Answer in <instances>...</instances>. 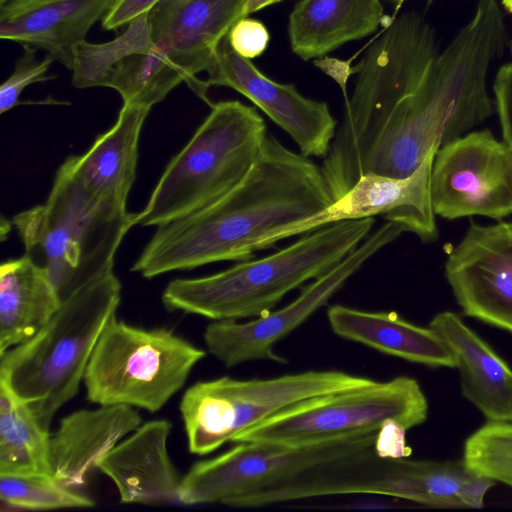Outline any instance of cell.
<instances>
[{"instance_id": "1", "label": "cell", "mask_w": 512, "mask_h": 512, "mask_svg": "<svg viewBox=\"0 0 512 512\" xmlns=\"http://www.w3.org/2000/svg\"><path fill=\"white\" fill-rule=\"evenodd\" d=\"M508 43L497 0H477L442 50L416 11L395 17L366 49L321 170L334 200L367 173L403 178L433 150L492 116L487 77Z\"/></svg>"}, {"instance_id": "2", "label": "cell", "mask_w": 512, "mask_h": 512, "mask_svg": "<svg viewBox=\"0 0 512 512\" xmlns=\"http://www.w3.org/2000/svg\"><path fill=\"white\" fill-rule=\"evenodd\" d=\"M333 202L321 166L267 133L243 181L213 204L159 226L131 270L153 278L250 260L265 236Z\"/></svg>"}, {"instance_id": "3", "label": "cell", "mask_w": 512, "mask_h": 512, "mask_svg": "<svg viewBox=\"0 0 512 512\" xmlns=\"http://www.w3.org/2000/svg\"><path fill=\"white\" fill-rule=\"evenodd\" d=\"M374 222L373 217L337 222L305 233L269 256L205 277L174 279L163 291V305L214 321L263 316L287 293L323 275L356 249Z\"/></svg>"}, {"instance_id": "4", "label": "cell", "mask_w": 512, "mask_h": 512, "mask_svg": "<svg viewBox=\"0 0 512 512\" xmlns=\"http://www.w3.org/2000/svg\"><path fill=\"white\" fill-rule=\"evenodd\" d=\"M138 213L92 196L65 160L48 198L13 217L27 256L41 268L61 303L113 272L115 254Z\"/></svg>"}, {"instance_id": "5", "label": "cell", "mask_w": 512, "mask_h": 512, "mask_svg": "<svg viewBox=\"0 0 512 512\" xmlns=\"http://www.w3.org/2000/svg\"><path fill=\"white\" fill-rule=\"evenodd\" d=\"M120 301L121 283L111 272L63 302L31 339L0 355V380L28 404L45 430L78 392Z\"/></svg>"}, {"instance_id": "6", "label": "cell", "mask_w": 512, "mask_h": 512, "mask_svg": "<svg viewBox=\"0 0 512 512\" xmlns=\"http://www.w3.org/2000/svg\"><path fill=\"white\" fill-rule=\"evenodd\" d=\"M268 131L254 106L213 103L188 143L172 157L137 224L162 226L218 201L248 175Z\"/></svg>"}, {"instance_id": "7", "label": "cell", "mask_w": 512, "mask_h": 512, "mask_svg": "<svg viewBox=\"0 0 512 512\" xmlns=\"http://www.w3.org/2000/svg\"><path fill=\"white\" fill-rule=\"evenodd\" d=\"M204 350L165 328L118 320L104 328L84 374L87 398L159 411L185 384Z\"/></svg>"}, {"instance_id": "8", "label": "cell", "mask_w": 512, "mask_h": 512, "mask_svg": "<svg viewBox=\"0 0 512 512\" xmlns=\"http://www.w3.org/2000/svg\"><path fill=\"white\" fill-rule=\"evenodd\" d=\"M376 382L337 370H310L251 380L224 376L197 382L185 391L179 406L188 449L197 455L212 453L296 402Z\"/></svg>"}, {"instance_id": "9", "label": "cell", "mask_w": 512, "mask_h": 512, "mask_svg": "<svg viewBox=\"0 0 512 512\" xmlns=\"http://www.w3.org/2000/svg\"><path fill=\"white\" fill-rule=\"evenodd\" d=\"M427 416L428 401L417 380L398 376L296 402L241 433L234 443L307 445L378 431L388 421L409 430L423 424Z\"/></svg>"}, {"instance_id": "10", "label": "cell", "mask_w": 512, "mask_h": 512, "mask_svg": "<svg viewBox=\"0 0 512 512\" xmlns=\"http://www.w3.org/2000/svg\"><path fill=\"white\" fill-rule=\"evenodd\" d=\"M378 431L307 445L236 443L221 455L196 462L189 469L182 478L180 503L230 506L244 495L285 483L315 467L373 449Z\"/></svg>"}, {"instance_id": "11", "label": "cell", "mask_w": 512, "mask_h": 512, "mask_svg": "<svg viewBox=\"0 0 512 512\" xmlns=\"http://www.w3.org/2000/svg\"><path fill=\"white\" fill-rule=\"evenodd\" d=\"M404 232L402 225L386 221L338 264L305 286L285 307L244 323L220 320L209 324L204 332L209 353L228 368L256 360L286 363L274 351L275 344L325 305L369 258Z\"/></svg>"}, {"instance_id": "12", "label": "cell", "mask_w": 512, "mask_h": 512, "mask_svg": "<svg viewBox=\"0 0 512 512\" xmlns=\"http://www.w3.org/2000/svg\"><path fill=\"white\" fill-rule=\"evenodd\" d=\"M435 215L453 220L512 214V151L489 129L466 133L436 152L431 172Z\"/></svg>"}, {"instance_id": "13", "label": "cell", "mask_w": 512, "mask_h": 512, "mask_svg": "<svg viewBox=\"0 0 512 512\" xmlns=\"http://www.w3.org/2000/svg\"><path fill=\"white\" fill-rule=\"evenodd\" d=\"M436 152L431 151L407 177L364 174L343 196L326 208L265 236L258 250L330 224L376 215L402 225L406 232L414 233L424 243L437 240L436 215L431 200V172Z\"/></svg>"}, {"instance_id": "14", "label": "cell", "mask_w": 512, "mask_h": 512, "mask_svg": "<svg viewBox=\"0 0 512 512\" xmlns=\"http://www.w3.org/2000/svg\"><path fill=\"white\" fill-rule=\"evenodd\" d=\"M205 84L225 86L248 98L282 128L306 157H326L337 121L326 102L303 96L294 84L278 83L238 55L227 35L218 45Z\"/></svg>"}, {"instance_id": "15", "label": "cell", "mask_w": 512, "mask_h": 512, "mask_svg": "<svg viewBox=\"0 0 512 512\" xmlns=\"http://www.w3.org/2000/svg\"><path fill=\"white\" fill-rule=\"evenodd\" d=\"M445 276L466 316L512 333V222L471 221Z\"/></svg>"}, {"instance_id": "16", "label": "cell", "mask_w": 512, "mask_h": 512, "mask_svg": "<svg viewBox=\"0 0 512 512\" xmlns=\"http://www.w3.org/2000/svg\"><path fill=\"white\" fill-rule=\"evenodd\" d=\"M248 0H161L150 12L154 44L184 71L189 88L210 107L208 87L198 73L207 72L231 27L245 18Z\"/></svg>"}, {"instance_id": "17", "label": "cell", "mask_w": 512, "mask_h": 512, "mask_svg": "<svg viewBox=\"0 0 512 512\" xmlns=\"http://www.w3.org/2000/svg\"><path fill=\"white\" fill-rule=\"evenodd\" d=\"M112 0H0V38L42 50L71 70L75 46L86 40Z\"/></svg>"}, {"instance_id": "18", "label": "cell", "mask_w": 512, "mask_h": 512, "mask_svg": "<svg viewBox=\"0 0 512 512\" xmlns=\"http://www.w3.org/2000/svg\"><path fill=\"white\" fill-rule=\"evenodd\" d=\"M172 424L157 419L141 424L97 463L115 484L122 503H180L182 478L167 448Z\"/></svg>"}, {"instance_id": "19", "label": "cell", "mask_w": 512, "mask_h": 512, "mask_svg": "<svg viewBox=\"0 0 512 512\" xmlns=\"http://www.w3.org/2000/svg\"><path fill=\"white\" fill-rule=\"evenodd\" d=\"M141 422L135 407L125 404L81 409L62 418L49 439L52 475L70 488L83 485L98 461Z\"/></svg>"}, {"instance_id": "20", "label": "cell", "mask_w": 512, "mask_h": 512, "mask_svg": "<svg viewBox=\"0 0 512 512\" xmlns=\"http://www.w3.org/2000/svg\"><path fill=\"white\" fill-rule=\"evenodd\" d=\"M452 350L460 372L463 396L488 422L512 423V369L451 311L437 313L429 323Z\"/></svg>"}, {"instance_id": "21", "label": "cell", "mask_w": 512, "mask_h": 512, "mask_svg": "<svg viewBox=\"0 0 512 512\" xmlns=\"http://www.w3.org/2000/svg\"><path fill=\"white\" fill-rule=\"evenodd\" d=\"M150 110L123 104L114 125L97 136L85 153L66 158L95 198L126 206L136 178L139 138Z\"/></svg>"}, {"instance_id": "22", "label": "cell", "mask_w": 512, "mask_h": 512, "mask_svg": "<svg viewBox=\"0 0 512 512\" xmlns=\"http://www.w3.org/2000/svg\"><path fill=\"white\" fill-rule=\"evenodd\" d=\"M327 317L332 331L341 338L410 362L456 368L452 350L434 329L412 324L396 312L333 305Z\"/></svg>"}, {"instance_id": "23", "label": "cell", "mask_w": 512, "mask_h": 512, "mask_svg": "<svg viewBox=\"0 0 512 512\" xmlns=\"http://www.w3.org/2000/svg\"><path fill=\"white\" fill-rule=\"evenodd\" d=\"M384 18L380 0H299L288 21L291 50L304 61L321 59L371 35Z\"/></svg>"}, {"instance_id": "24", "label": "cell", "mask_w": 512, "mask_h": 512, "mask_svg": "<svg viewBox=\"0 0 512 512\" xmlns=\"http://www.w3.org/2000/svg\"><path fill=\"white\" fill-rule=\"evenodd\" d=\"M47 274L27 256L0 266V355L31 339L61 306Z\"/></svg>"}, {"instance_id": "25", "label": "cell", "mask_w": 512, "mask_h": 512, "mask_svg": "<svg viewBox=\"0 0 512 512\" xmlns=\"http://www.w3.org/2000/svg\"><path fill=\"white\" fill-rule=\"evenodd\" d=\"M472 471L463 461L380 458L366 493L392 496L436 508H464L461 492Z\"/></svg>"}, {"instance_id": "26", "label": "cell", "mask_w": 512, "mask_h": 512, "mask_svg": "<svg viewBox=\"0 0 512 512\" xmlns=\"http://www.w3.org/2000/svg\"><path fill=\"white\" fill-rule=\"evenodd\" d=\"M49 439L28 404L0 380V473L52 474Z\"/></svg>"}, {"instance_id": "27", "label": "cell", "mask_w": 512, "mask_h": 512, "mask_svg": "<svg viewBox=\"0 0 512 512\" xmlns=\"http://www.w3.org/2000/svg\"><path fill=\"white\" fill-rule=\"evenodd\" d=\"M182 82L187 83L184 71L163 48L154 44L149 52L120 61L105 87L116 90L125 105L151 109Z\"/></svg>"}, {"instance_id": "28", "label": "cell", "mask_w": 512, "mask_h": 512, "mask_svg": "<svg viewBox=\"0 0 512 512\" xmlns=\"http://www.w3.org/2000/svg\"><path fill=\"white\" fill-rule=\"evenodd\" d=\"M154 46L149 13L131 21L123 33L104 43L82 41L74 48L72 84L79 89L105 87L112 69L128 56Z\"/></svg>"}, {"instance_id": "29", "label": "cell", "mask_w": 512, "mask_h": 512, "mask_svg": "<svg viewBox=\"0 0 512 512\" xmlns=\"http://www.w3.org/2000/svg\"><path fill=\"white\" fill-rule=\"evenodd\" d=\"M0 500L9 508L24 510L90 508L95 505L89 497L45 473H0Z\"/></svg>"}, {"instance_id": "30", "label": "cell", "mask_w": 512, "mask_h": 512, "mask_svg": "<svg viewBox=\"0 0 512 512\" xmlns=\"http://www.w3.org/2000/svg\"><path fill=\"white\" fill-rule=\"evenodd\" d=\"M462 461L470 471L512 488V423L487 421L466 439Z\"/></svg>"}, {"instance_id": "31", "label": "cell", "mask_w": 512, "mask_h": 512, "mask_svg": "<svg viewBox=\"0 0 512 512\" xmlns=\"http://www.w3.org/2000/svg\"><path fill=\"white\" fill-rule=\"evenodd\" d=\"M37 50L23 47V53L16 60L11 75L0 86V113L4 114L21 104L20 96L31 84L55 78L49 75L53 61L47 55L41 60L36 58Z\"/></svg>"}, {"instance_id": "32", "label": "cell", "mask_w": 512, "mask_h": 512, "mask_svg": "<svg viewBox=\"0 0 512 512\" xmlns=\"http://www.w3.org/2000/svg\"><path fill=\"white\" fill-rule=\"evenodd\" d=\"M227 37L232 49L249 60L262 55L270 41L266 26L261 21L248 17L237 21Z\"/></svg>"}, {"instance_id": "33", "label": "cell", "mask_w": 512, "mask_h": 512, "mask_svg": "<svg viewBox=\"0 0 512 512\" xmlns=\"http://www.w3.org/2000/svg\"><path fill=\"white\" fill-rule=\"evenodd\" d=\"M493 92L503 142L512 151V63H506L498 69L493 82Z\"/></svg>"}, {"instance_id": "34", "label": "cell", "mask_w": 512, "mask_h": 512, "mask_svg": "<svg viewBox=\"0 0 512 512\" xmlns=\"http://www.w3.org/2000/svg\"><path fill=\"white\" fill-rule=\"evenodd\" d=\"M161 0H112L101 20L105 30H117L149 13Z\"/></svg>"}, {"instance_id": "35", "label": "cell", "mask_w": 512, "mask_h": 512, "mask_svg": "<svg viewBox=\"0 0 512 512\" xmlns=\"http://www.w3.org/2000/svg\"><path fill=\"white\" fill-rule=\"evenodd\" d=\"M407 429L395 421L386 422L378 431L374 449L382 458H407L412 453L406 443Z\"/></svg>"}, {"instance_id": "36", "label": "cell", "mask_w": 512, "mask_h": 512, "mask_svg": "<svg viewBox=\"0 0 512 512\" xmlns=\"http://www.w3.org/2000/svg\"><path fill=\"white\" fill-rule=\"evenodd\" d=\"M283 0H248L245 7V15L248 17L250 14L260 11L270 5L279 3Z\"/></svg>"}, {"instance_id": "37", "label": "cell", "mask_w": 512, "mask_h": 512, "mask_svg": "<svg viewBox=\"0 0 512 512\" xmlns=\"http://www.w3.org/2000/svg\"><path fill=\"white\" fill-rule=\"evenodd\" d=\"M503 8L510 14H512V0H501Z\"/></svg>"}, {"instance_id": "38", "label": "cell", "mask_w": 512, "mask_h": 512, "mask_svg": "<svg viewBox=\"0 0 512 512\" xmlns=\"http://www.w3.org/2000/svg\"><path fill=\"white\" fill-rule=\"evenodd\" d=\"M391 3L394 4L395 6V12H394V16L392 18L395 17V14L399 11V9L402 7V5L404 4V2L406 0H389Z\"/></svg>"}, {"instance_id": "39", "label": "cell", "mask_w": 512, "mask_h": 512, "mask_svg": "<svg viewBox=\"0 0 512 512\" xmlns=\"http://www.w3.org/2000/svg\"><path fill=\"white\" fill-rule=\"evenodd\" d=\"M434 0H427V5L426 7L428 8L432 3H433Z\"/></svg>"}]
</instances>
